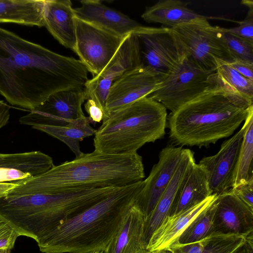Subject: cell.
Listing matches in <instances>:
<instances>
[{"mask_svg": "<svg viewBox=\"0 0 253 253\" xmlns=\"http://www.w3.org/2000/svg\"><path fill=\"white\" fill-rule=\"evenodd\" d=\"M87 72L79 59L0 27V94L10 104L32 110L57 92L84 86Z\"/></svg>", "mask_w": 253, "mask_h": 253, "instance_id": "obj_1", "label": "cell"}, {"mask_svg": "<svg viewBox=\"0 0 253 253\" xmlns=\"http://www.w3.org/2000/svg\"><path fill=\"white\" fill-rule=\"evenodd\" d=\"M120 188L54 193L43 188L33 176L16 182L0 193V219L9 224L20 236L37 242L64 221Z\"/></svg>", "mask_w": 253, "mask_h": 253, "instance_id": "obj_2", "label": "cell"}, {"mask_svg": "<svg viewBox=\"0 0 253 253\" xmlns=\"http://www.w3.org/2000/svg\"><path fill=\"white\" fill-rule=\"evenodd\" d=\"M214 73L211 85L168 115L167 127L172 143L209 147L232 135L245 121L253 104L220 84Z\"/></svg>", "mask_w": 253, "mask_h": 253, "instance_id": "obj_3", "label": "cell"}, {"mask_svg": "<svg viewBox=\"0 0 253 253\" xmlns=\"http://www.w3.org/2000/svg\"><path fill=\"white\" fill-rule=\"evenodd\" d=\"M143 180L120 188L47 233L37 242L42 253L104 252L121 227Z\"/></svg>", "mask_w": 253, "mask_h": 253, "instance_id": "obj_4", "label": "cell"}, {"mask_svg": "<svg viewBox=\"0 0 253 253\" xmlns=\"http://www.w3.org/2000/svg\"><path fill=\"white\" fill-rule=\"evenodd\" d=\"M144 177L142 158L137 152L112 154L95 150L35 176L43 188L54 193L122 187Z\"/></svg>", "mask_w": 253, "mask_h": 253, "instance_id": "obj_5", "label": "cell"}, {"mask_svg": "<svg viewBox=\"0 0 253 253\" xmlns=\"http://www.w3.org/2000/svg\"><path fill=\"white\" fill-rule=\"evenodd\" d=\"M167 111L146 96L109 113L96 129L94 150L107 154L137 152L146 143L164 136Z\"/></svg>", "mask_w": 253, "mask_h": 253, "instance_id": "obj_6", "label": "cell"}, {"mask_svg": "<svg viewBox=\"0 0 253 253\" xmlns=\"http://www.w3.org/2000/svg\"><path fill=\"white\" fill-rule=\"evenodd\" d=\"M134 33L139 42L142 64L163 80L189 57L186 45L172 28L141 25Z\"/></svg>", "mask_w": 253, "mask_h": 253, "instance_id": "obj_7", "label": "cell"}, {"mask_svg": "<svg viewBox=\"0 0 253 253\" xmlns=\"http://www.w3.org/2000/svg\"><path fill=\"white\" fill-rule=\"evenodd\" d=\"M214 72L201 69L189 58L165 79L148 97L173 112L192 100L212 84Z\"/></svg>", "mask_w": 253, "mask_h": 253, "instance_id": "obj_8", "label": "cell"}, {"mask_svg": "<svg viewBox=\"0 0 253 253\" xmlns=\"http://www.w3.org/2000/svg\"><path fill=\"white\" fill-rule=\"evenodd\" d=\"M76 43L74 52L94 76L113 58L125 37L75 17Z\"/></svg>", "mask_w": 253, "mask_h": 253, "instance_id": "obj_9", "label": "cell"}, {"mask_svg": "<svg viewBox=\"0 0 253 253\" xmlns=\"http://www.w3.org/2000/svg\"><path fill=\"white\" fill-rule=\"evenodd\" d=\"M208 20L181 24L172 29L186 45L189 58L203 70L214 72L217 60L231 61L220 39V27L211 25Z\"/></svg>", "mask_w": 253, "mask_h": 253, "instance_id": "obj_10", "label": "cell"}, {"mask_svg": "<svg viewBox=\"0 0 253 253\" xmlns=\"http://www.w3.org/2000/svg\"><path fill=\"white\" fill-rule=\"evenodd\" d=\"M86 100L84 87L63 90L50 95L42 104L19 118V123L38 126H63L85 116L82 106Z\"/></svg>", "mask_w": 253, "mask_h": 253, "instance_id": "obj_11", "label": "cell"}, {"mask_svg": "<svg viewBox=\"0 0 253 253\" xmlns=\"http://www.w3.org/2000/svg\"><path fill=\"white\" fill-rule=\"evenodd\" d=\"M163 80L157 72L143 64L124 73L112 83L109 89L105 105L107 116L112 112L148 96Z\"/></svg>", "mask_w": 253, "mask_h": 253, "instance_id": "obj_12", "label": "cell"}, {"mask_svg": "<svg viewBox=\"0 0 253 253\" xmlns=\"http://www.w3.org/2000/svg\"><path fill=\"white\" fill-rule=\"evenodd\" d=\"M245 128L244 123L241 129L222 143L216 154L200 161L212 194L218 195L232 188Z\"/></svg>", "mask_w": 253, "mask_h": 253, "instance_id": "obj_13", "label": "cell"}, {"mask_svg": "<svg viewBox=\"0 0 253 253\" xmlns=\"http://www.w3.org/2000/svg\"><path fill=\"white\" fill-rule=\"evenodd\" d=\"M182 146L168 145L160 151L158 162L153 166L134 203L146 219L151 213L161 196L168 186L182 158Z\"/></svg>", "mask_w": 253, "mask_h": 253, "instance_id": "obj_14", "label": "cell"}, {"mask_svg": "<svg viewBox=\"0 0 253 253\" xmlns=\"http://www.w3.org/2000/svg\"><path fill=\"white\" fill-rule=\"evenodd\" d=\"M212 232L253 235V209L238 198L231 189L217 195Z\"/></svg>", "mask_w": 253, "mask_h": 253, "instance_id": "obj_15", "label": "cell"}, {"mask_svg": "<svg viewBox=\"0 0 253 253\" xmlns=\"http://www.w3.org/2000/svg\"><path fill=\"white\" fill-rule=\"evenodd\" d=\"M54 165L52 158L40 151L0 153V193L16 182L48 171Z\"/></svg>", "mask_w": 253, "mask_h": 253, "instance_id": "obj_16", "label": "cell"}, {"mask_svg": "<svg viewBox=\"0 0 253 253\" xmlns=\"http://www.w3.org/2000/svg\"><path fill=\"white\" fill-rule=\"evenodd\" d=\"M81 6L74 8L75 17L97 25L120 36L134 33L141 25L99 0H82Z\"/></svg>", "mask_w": 253, "mask_h": 253, "instance_id": "obj_17", "label": "cell"}, {"mask_svg": "<svg viewBox=\"0 0 253 253\" xmlns=\"http://www.w3.org/2000/svg\"><path fill=\"white\" fill-rule=\"evenodd\" d=\"M217 197V195L212 194L188 210L167 216L152 233L146 249L151 252H155L169 248L176 244L178 238L187 226L210 206Z\"/></svg>", "mask_w": 253, "mask_h": 253, "instance_id": "obj_18", "label": "cell"}, {"mask_svg": "<svg viewBox=\"0 0 253 253\" xmlns=\"http://www.w3.org/2000/svg\"><path fill=\"white\" fill-rule=\"evenodd\" d=\"M74 9L70 0H45L44 27L60 44L74 52L76 43Z\"/></svg>", "mask_w": 253, "mask_h": 253, "instance_id": "obj_19", "label": "cell"}, {"mask_svg": "<svg viewBox=\"0 0 253 253\" xmlns=\"http://www.w3.org/2000/svg\"><path fill=\"white\" fill-rule=\"evenodd\" d=\"M194 155L191 150L184 149L182 158L171 180L151 213L145 220L143 240L146 247L152 233L169 215L178 187L188 169L195 162Z\"/></svg>", "mask_w": 253, "mask_h": 253, "instance_id": "obj_20", "label": "cell"}, {"mask_svg": "<svg viewBox=\"0 0 253 253\" xmlns=\"http://www.w3.org/2000/svg\"><path fill=\"white\" fill-rule=\"evenodd\" d=\"M211 195L205 171L195 162L178 187L169 215L188 210Z\"/></svg>", "mask_w": 253, "mask_h": 253, "instance_id": "obj_21", "label": "cell"}, {"mask_svg": "<svg viewBox=\"0 0 253 253\" xmlns=\"http://www.w3.org/2000/svg\"><path fill=\"white\" fill-rule=\"evenodd\" d=\"M145 219L143 212L134 203L104 253H136L146 248L143 240Z\"/></svg>", "mask_w": 253, "mask_h": 253, "instance_id": "obj_22", "label": "cell"}, {"mask_svg": "<svg viewBox=\"0 0 253 253\" xmlns=\"http://www.w3.org/2000/svg\"><path fill=\"white\" fill-rule=\"evenodd\" d=\"M190 3L180 0H160L147 7L141 17L147 22L160 23L170 28L209 18L191 10L188 7Z\"/></svg>", "mask_w": 253, "mask_h": 253, "instance_id": "obj_23", "label": "cell"}, {"mask_svg": "<svg viewBox=\"0 0 253 253\" xmlns=\"http://www.w3.org/2000/svg\"><path fill=\"white\" fill-rule=\"evenodd\" d=\"M142 64L140 46L134 33L126 36L117 52L97 78L112 85L124 73Z\"/></svg>", "mask_w": 253, "mask_h": 253, "instance_id": "obj_24", "label": "cell"}, {"mask_svg": "<svg viewBox=\"0 0 253 253\" xmlns=\"http://www.w3.org/2000/svg\"><path fill=\"white\" fill-rule=\"evenodd\" d=\"M45 0H0V23L44 26Z\"/></svg>", "mask_w": 253, "mask_h": 253, "instance_id": "obj_25", "label": "cell"}, {"mask_svg": "<svg viewBox=\"0 0 253 253\" xmlns=\"http://www.w3.org/2000/svg\"><path fill=\"white\" fill-rule=\"evenodd\" d=\"M251 236L211 232L197 242L176 244L169 248L174 253H235Z\"/></svg>", "mask_w": 253, "mask_h": 253, "instance_id": "obj_26", "label": "cell"}, {"mask_svg": "<svg viewBox=\"0 0 253 253\" xmlns=\"http://www.w3.org/2000/svg\"><path fill=\"white\" fill-rule=\"evenodd\" d=\"M90 124L89 117L84 116L71 122L66 126H38L33 128L63 142L77 157L83 153L80 150V141L94 134L96 131V129L93 128Z\"/></svg>", "mask_w": 253, "mask_h": 253, "instance_id": "obj_27", "label": "cell"}, {"mask_svg": "<svg viewBox=\"0 0 253 253\" xmlns=\"http://www.w3.org/2000/svg\"><path fill=\"white\" fill-rule=\"evenodd\" d=\"M246 128L235 170L233 187L247 182L253 175V105L245 120Z\"/></svg>", "mask_w": 253, "mask_h": 253, "instance_id": "obj_28", "label": "cell"}, {"mask_svg": "<svg viewBox=\"0 0 253 253\" xmlns=\"http://www.w3.org/2000/svg\"><path fill=\"white\" fill-rule=\"evenodd\" d=\"M214 74L220 84L238 96L253 104V80L239 73L231 67L228 62L221 60H216Z\"/></svg>", "mask_w": 253, "mask_h": 253, "instance_id": "obj_29", "label": "cell"}, {"mask_svg": "<svg viewBox=\"0 0 253 253\" xmlns=\"http://www.w3.org/2000/svg\"><path fill=\"white\" fill-rule=\"evenodd\" d=\"M215 200L191 221L179 236L176 244L184 245L194 243L212 232Z\"/></svg>", "mask_w": 253, "mask_h": 253, "instance_id": "obj_30", "label": "cell"}, {"mask_svg": "<svg viewBox=\"0 0 253 253\" xmlns=\"http://www.w3.org/2000/svg\"><path fill=\"white\" fill-rule=\"evenodd\" d=\"M220 37L230 62L239 60L253 63V43L226 32L222 27L220 28Z\"/></svg>", "mask_w": 253, "mask_h": 253, "instance_id": "obj_31", "label": "cell"}, {"mask_svg": "<svg viewBox=\"0 0 253 253\" xmlns=\"http://www.w3.org/2000/svg\"><path fill=\"white\" fill-rule=\"evenodd\" d=\"M241 3L248 7L246 18L242 21H235L239 24L238 27L232 28H223V30L226 32L253 43V1L244 0L242 1Z\"/></svg>", "mask_w": 253, "mask_h": 253, "instance_id": "obj_32", "label": "cell"}, {"mask_svg": "<svg viewBox=\"0 0 253 253\" xmlns=\"http://www.w3.org/2000/svg\"><path fill=\"white\" fill-rule=\"evenodd\" d=\"M19 236L9 224L0 219V253H10Z\"/></svg>", "mask_w": 253, "mask_h": 253, "instance_id": "obj_33", "label": "cell"}, {"mask_svg": "<svg viewBox=\"0 0 253 253\" xmlns=\"http://www.w3.org/2000/svg\"><path fill=\"white\" fill-rule=\"evenodd\" d=\"M231 190L233 193L252 209H253V175L249 180Z\"/></svg>", "mask_w": 253, "mask_h": 253, "instance_id": "obj_34", "label": "cell"}, {"mask_svg": "<svg viewBox=\"0 0 253 253\" xmlns=\"http://www.w3.org/2000/svg\"><path fill=\"white\" fill-rule=\"evenodd\" d=\"M86 100L84 108L89 115L90 123L95 125L97 123H100L106 117L105 111L92 100Z\"/></svg>", "mask_w": 253, "mask_h": 253, "instance_id": "obj_35", "label": "cell"}, {"mask_svg": "<svg viewBox=\"0 0 253 253\" xmlns=\"http://www.w3.org/2000/svg\"><path fill=\"white\" fill-rule=\"evenodd\" d=\"M235 70L243 76L253 80V63L243 60H234L229 62Z\"/></svg>", "mask_w": 253, "mask_h": 253, "instance_id": "obj_36", "label": "cell"}, {"mask_svg": "<svg viewBox=\"0 0 253 253\" xmlns=\"http://www.w3.org/2000/svg\"><path fill=\"white\" fill-rule=\"evenodd\" d=\"M154 253H174L170 249L168 248L160 251L153 252Z\"/></svg>", "mask_w": 253, "mask_h": 253, "instance_id": "obj_37", "label": "cell"}, {"mask_svg": "<svg viewBox=\"0 0 253 253\" xmlns=\"http://www.w3.org/2000/svg\"><path fill=\"white\" fill-rule=\"evenodd\" d=\"M136 253H154L153 252H151L149 250H147L146 248H145V249H143L140 250Z\"/></svg>", "mask_w": 253, "mask_h": 253, "instance_id": "obj_38", "label": "cell"}, {"mask_svg": "<svg viewBox=\"0 0 253 253\" xmlns=\"http://www.w3.org/2000/svg\"><path fill=\"white\" fill-rule=\"evenodd\" d=\"M104 253V252H102V251H93V252H88V253Z\"/></svg>", "mask_w": 253, "mask_h": 253, "instance_id": "obj_39", "label": "cell"}, {"mask_svg": "<svg viewBox=\"0 0 253 253\" xmlns=\"http://www.w3.org/2000/svg\"><path fill=\"white\" fill-rule=\"evenodd\" d=\"M238 250H237V251H238ZM237 251H236V252H237ZM236 252L235 253H236Z\"/></svg>", "mask_w": 253, "mask_h": 253, "instance_id": "obj_40", "label": "cell"}, {"mask_svg": "<svg viewBox=\"0 0 253 253\" xmlns=\"http://www.w3.org/2000/svg\"></svg>", "mask_w": 253, "mask_h": 253, "instance_id": "obj_41", "label": "cell"}]
</instances>
